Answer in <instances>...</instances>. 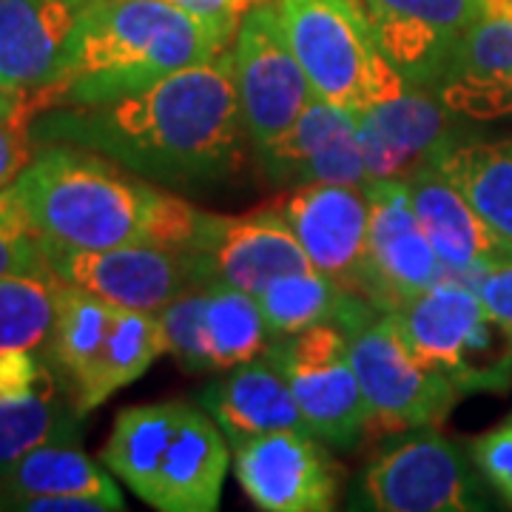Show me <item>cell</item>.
Returning <instances> with one entry per match:
<instances>
[{
    "label": "cell",
    "instance_id": "3",
    "mask_svg": "<svg viewBox=\"0 0 512 512\" xmlns=\"http://www.w3.org/2000/svg\"><path fill=\"white\" fill-rule=\"evenodd\" d=\"M231 46V37L168 0H100L60 106L103 103L140 92L168 74L191 69Z\"/></svg>",
    "mask_w": 512,
    "mask_h": 512
},
{
    "label": "cell",
    "instance_id": "2",
    "mask_svg": "<svg viewBox=\"0 0 512 512\" xmlns=\"http://www.w3.org/2000/svg\"><path fill=\"white\" fill-rule=\"evenodd\" d=\"M15 185L46 251H106L151 242L191 254L205 222V211L183 197L72 143L37 148Z\"/></svg>",
    "mask_w": 512,
    "mask_h": 512
},
{
    "label": "cell",
    "instance_id": "9",
    "mask_svg": "<svg viewBox=\"0 0 512 512\" xmlns=\"http://www.w3.org/2000/svg\"><path fill=\"white\" fill-rule=\"evenodd\" d=\"M239 109L254 148L274 143L296 123L316 92L293 55L279 0L248 9L231 40Z\"/></svg>",
    "mask_w": 512,
    "mask_h": 512
},
{
    "label": "cell",
    "instance_id": "31",
    "mask_svg": "<svg viewBox=\"0 0 512 512\" xmlns=\"http://www.w3.org/2000/svg\"><path fill=\"white\" fill-rule=\"evenodd\" d=\"M470 456L484 481L512 504V416L481 433L470 447Z\"/></svg>",
    "mask_w": 512,
    "mask_h": 512
},
{
    "label": "cell",
    "instance_id": "37",
    "mask_svg": "<svg viewBox=\"0 0 512 512\" xmlns=\"http://www.w3.org/2000/svg\"><path fill=\"white\" fill-rule=\"evenodd\" d=\"M490 3V15L512 18V0H487Z\"/></svg>",
    "mask_w": 512,
    "mask_h": 512
},
{
    "label": "cell",
    "instance_id": "12",
    "mask_svg": "<svg viewBox=\"0 0 512 512\" xmlns=\"http://www.w3.org/2000/svg\"><path fill=\"white\" fill-rule=\"evenodd\" d=\"M165 353L188 373L231 370L271 348L274 333L251 293L208 282L157 313Z\"/></svg>",
    "mask_w": 512,
    "mask_h": 512
},
{
    "label": "cell",
    "instance_id": "18",
    "mask_svg": "<svg viewBox=\"0 0 512 512\" xmlns=\"http://www.w3.org/2000/svg\"><path fill=\"white\" fill-rule=\"evenodd\" d=\"M305 430H276L234 447L245 495L268 512H325L339 495V467Z\"/></svg>",
    "mask_w": 512,
    "mask_h": 512
},
{
    "label": "cell",
    "instance_id": "20",
    "mask_svg": "<svg viewBox=\"0 0 512 512\" xmlns=\"http://www.w3.org/2000/svg\"><path fill=\"white\" fill-rule=\"evenodd\" d=\"M282 214L316 271L365 296L370 228L367 185H296L282 205Z\"/></svg>",
    "mask_w": 512,
    "mask_h": 512
},
{
    "label": "cell",
    "instance_id": "4",
    "mask_svg": "<svg viewBox=\"0 0 512 512\" xmlns=\"http://www.w3.org/2000/svg\"><path fill=\"white\" fill-rule=\"evenodd\" d=\"M220 424L183 399L126 407L100 456L148 507L214 512L231 453Z\"/></svg>",
    "mask_w": 512,
    "mask_h": 512
},
{
    "label": "cell",
    "instance_id": "11",
    "mask_svg": "<svg viewBox=\"0 0 512 512\" xmlns=\"http://www.w3.org/2000/svg\"><path fill=\"white\" fill-rule=\"evenodd\" d=\"M359 484L370 510L464 512L487 507L470 461L436 427H419V433L390 444L370 461Z\"/></svg>",
    "mask_w": 512,
    "mask_h": 512
},
{
    "label": "cell",
    "instance_id": "34",
    "mask_svg": "<svg viewBox=\"0 0 512 512\" xmlns=\"http://www.w3.org/2000/svg\"><path fill=\"white\" fill-rule=\"evenodd\" d=\"M60 106V89H18L0 83V123L15 120L20 114H35L40 117L43 111Z\"/></svg>",
    "mask_w": 512,
    "mask_h": 512
},
{
    "label": "cell",
    "instance_id": "6",
    "mask_svg": "<svg viewBox=\"0 0 512 512\" xmlns=\"http://www.w3.org/2000/svg\"><path fill=\"white\" fill-rule=\"evenodd\" d=\"M387 313L413 353L444 373L461 396L512 387V336L490 316L467 279L444 274Z\"/></svg>",
    "mask_w": 512,
    "mask_h": 512
},
{
    "label": "cell",
    "instance_id": "15",
    "mask_svg": "<svg viewBox=\"0 0 512 512\" xmlns=\"http://www.w3.org/2000/svg\"><path fill=\"white\" fill-rule=\"evenodd\" d=\"M370 228H367L365 299L379 311H393L427 291L447 274L421 228L404 180L367 183Z\"/></svg>",
    "mask_w": 512,
    "mask_h": 512
},
{
    "label": "cell",
    "instance_id": "19",
    "mask_svg": "<svg viewBox=\"0 0 512 512\" xmlns=\"http://www.w3.org/2000/svg\"><path fill=\"white\" fill-rule=\"evenodd\" d=\"M100 0H0V83L63 86Z\"/></svg>",
    "mask_w": 512,
    "mask_h": 512
},
{
    "label": "cell",
    "instance_id": "5",
    "mask_svg": "<svg viewBox=\"0 0 512 512\" xmlns=\"http://www.w3.org/2000/svg\"><path fill=\"white\" fill-rule=\"evenodd\" d=\"M165 350L157 313L128 311L57 279L46 359L80 416L146 373Z\"/></svg>",
    "mask_w": 512,
    "mask_h": 512
},
{
    "label": "cell",
    "instance_id": "36",
    "mask_svg": "<svg viewBox=\"0 0 512 512\" xmlns=\"http://www.w3.org/2000/svg\"><path fill=\"white\" fill-rule=\"evenodd\" d=\"M168 3L183 6L191 15L205 20L208 26H214L220 35L234 40L239 23V0H168Z\"/></svg>",
    "mask_w": 512,
    "mask_h": 512
},
{
    "label": "cell",
    "instance_id": "10",
    "mask_svg": "<svg viewBox=\"0 0 512 512\" xmlns=\"http://www.w3.org/2000/svg\"><path fill=\"white\" fill-rule=\"evenodd\" d=\"M268 350L285 370L293 399L313 436L336 450L356 447L367 430V407L350 362L345 330L333 322L313 325L279 336Z\"/></svg>",
    "mask_w": 512,
    "mask_h": 512
},
{
    "label": "cell",
    "instance_id": "21",
    "mask_svg": "<svg viewBox=\"0 0 512 512\" xmlns=\"http://www.w3.org/2000/svg\"><path fill=\"white\" fill-rule=\"evenodd\" d=\"M256 151L265 174L279 185L370 183L356 114L319 94L285 134Z\"/></svg>",
    "mask_w": 512,
    "mask_h": 512
},
{
    "label": "cell",
    "instance_id": "27",
    "mask_svg": "<svg viewBox=\"0 0 512 512\" xmlns=\"http://www.w3.org/2000/svg\"><path fill=\"white\" fill-rule=\"evenodd\" d=\"M439 168L512 254V134L501 140L456 143L441 157Z\"/></svg>",
    "mask_w": 512,
    "mask_h": 512
},
{
    "label": "cell",
    "instance_id": "30",
    "mask_svg": "<svg viewBox=\"0 0 512 512\" xmlns=\"http://www.w3.org/2000/svg\"><path fill=\"white\" fill-rule=\"evenodd\" d=\"M9 274L52 276L46 245L15 183L0 188V276Z\"/></svg>",
    "mask_w": 512,
    "mask_h": 512
},
{
    "label": "cell",
    "instance_id": "32",
    "mask_svg": "<svg viewBox=\"0 0 512 512\" xmlns=\"http://www.w3.org/2000/svg\"><path fill=\"white\" fill-rule=\"evenodd\" d=\"M35 114H20L15 120L0 123V188L12 185L23 174V168L35 160Z\"/></svg>",
    "mask_w": 512,
    "mask_h": 512
},
{
    "label": "cell",
    "instance_id": "29",
    "mask_svg": "<svg viewBox=\"0 0 512 512\" xmlns=\"http://www.w3.org/2000/svg\"><path fill=\"white\" fill-rule=\"evenodd\" d=\"M57 276H0V353L40 350L55 328Z\"/></svg>",
    "mask_w": 512,
    "mask_h": 512
},
{
    "label": "cell",
    "instance_id": "13",
    "mask_svg": "<svg viewBox=\"0 0 512 512\" xmlns=\"http://www.w3.org/2000/svg\"><path fill=\"white\" fill-rule=\"evenodd\" d=\"M52 274L128 311L160 313L202 285L194 254L151 242H128L106 251H46Z\"/></svg>",
    "mask_w": 512,
    "mask_h": 512
},
{
    "label": "cell",
    "instance_id": "22",
    "mask_svg": "<svg viewBox=\"0 0 512 512\" xmlns=\"http://www.w3.org/2000/svg\"><path fill=\"white\" fill-rule=\"evenodd\" d=\"M404 183L421 228L447 274L473 282L487 265L512 256L439 163L421 165Z\"/></svg>",
    "mask_w": 512,
    "mask_h": 512
},
{
    "label": "cell",
    "instance_id": "14",
    "mask_svg": "<svg viewBox=\"0 0 512 512\" xmlns=\"http://www.w3.org/2000/svg\"><path fill=\"white\" fill-rule=\"evenodd\" d=\"M382 57L407 83L436 89L470 26L490 15L487 0H362Z\"/></svg>",
    "mask_w": 512,
    "mask_h": 512
},
{
    "label": "cell",
    "instance_id": "38",
    "mask_svg": "<svg viewBox=\"0 0 512 512\" xmlns=\"http://www.w3.org/2000/svg\"><path fill=\"white\" fill-rule=\"evenodd\" d=\"M239 3H245V0H239Z\"/></svg>",
    "mask_w": 512,
    "mask_h": 512
},
{
    "label": "cell",
    "instance_id": "23",
    "mask_svg": "<svg viewBox=\"0 0 512 512\" xmlns=\"http://www.w3.org/2000/svg\"><path fill=\"white\" fill-rule=\"evenodd\" d=\"M197 402L220 424L231 447L276 430L311 433L293 399L288 376L271 356V350L225 370L222 379L202 390Z\"/></svg>",
    "mask_w": 512,
    "mask_h": 512
},
{
    "label": "cell",
    "instance_id": "8",
    "mask_svg": "<svg viewBox=\"0 0 512 512\" xmlns=\"http://www.w3.org/2000/svg\"><path fill=\"white\" fill-rule=\"evenodd\" d=\"M345 336L365 396L367 430L402 433L436 427L461 399L456 384L413 353L387 311L373 308Z\"/></svg>",
    "mask_w": 512,
    "mask_h": 512
},
{
    "label": "cell",
    "instance_id": "25",
    "mask_svg": "<svg viewBox=\"0 0 512 512\" xmlns=\"http://www.w3.org/2000/svg\"><path fill=\"white\" fill-rule=\"evenodd\" d=\"M40 495H94L114 510H126L123 493L103 467L80 450V441H55L35 447L0 476V510L20 498Z\"/></svg>",
    "mask_w": 512,
    "mask_h": 512
},
{
    "label": "cell",
    "instance_id": "33",
    "mask_svg": "<svg viewBox=\"0 0 512 512\" xmlns=\"http://www.w3.org/2000/svg\"><path fill=\"white\" fill-rule=\"evenodd\" d=\"M470 285L476 288L490 316L512 336V256L487 265Z\"/></svg>",
    "mask_w": 512,
    "mask_h": 512
},
{
    "label": "cell",
    "instance_id": "16",
    "mask_svg": "<svg viewBox=\"0 0 512 512\" xmlns=\"http://www.w3.org/2000/svg\"><path fill=\"white\" fill-rule=\"evenodd\" d=\"M191 254L200 265L202 285L220 282L251 296L279 276L313 268L282 208H259L242 217L205 214Z\"/></svg>",
    "mask_w": 512,
    "mask_h": 512
},
{
    "label": "cell",
    "instance_id": "7",
    "mask_svg": "<svg viewBox=\"0 0 512 512\" xmlns=\"http://www.w3.org/2000/svg\"><path fill=\"white\" fill-rule=\"evenodd\" d=\"M293 55L313 92L359 111L404 77L379 52L362 0H279Z\"/></svg>",
    "mask_w": 512,
    "mask_h": 512
},
{
    "label": "cell",
    "instance_id": "1",
    "mask_svg": "<svg viewBox=\"0 0 512 512\" xmlns=\"http://www.w3.org/2000/svg\"><path fill=\"white\" fill-rule=\"evenodd\" d=\"M32 131L37 146L92 148L163 185L228 180L242 168L245 143H251L239 109L231 46L140 92L43 111Z\"/></svg>",
    "mask_w": 512,
    "mask_h": 512
},
{
    "label": "cell",
    "instance_id": "17",
    "mask_svg": "<svg viewBox=\"0 0 512 512\" xmlns=\"http://www.w3.org/2000/svg\"><path fill=\"white\" fill-rule=\"evenodd\" d=\"M450 114L441 97L402 80L356 114L367 177L407 180L416 168L439 163L456 146Z\"/></svg>",
    "mask_w": 512,
    "mask_h": 512
},
{
    "label": "cell",
    "instance_id": "35",
    "mask_svg": "<svg viewBox=\"0 0 512 512\" xmlns=\"http://www.w3.org/2000/svg\"><path fill=\"white\" fill-rule=\"evenodd\" d=\"M6 510H26V512H111L109 501L94 498V495H40V498H20L12 501Z\"/></svg>",
    "mask_w": 512,
    "mask_h": 512
},
{
    "label": "cell",
    "instance_id": "26",
    "mask_svg": "<svg viewBox=\"0 0 512 512\" xmlns=\"http://www.w3.org/2000/svg\"><path fill=\"white\" fill-rule=\"evenodd\" d=\"M256 302L265 313V322L274 339L325 322H333L345 330L376 308L365 296L348 291L333 276L316 268L279 276L265 291L256 293Z\"/></svg>",
    "mask_w": 512,
    "mask_h": 512
},
{
    "label": "cell",
    "instance_id": "28",
    "mask_svg": "<svg viewBox=\"0 0 512 512\" xmlns=\"http://www.w3.org/2000/svg\"><path fill=\"white\" fill-rule=\"evenodd\" d=\"M80 419L57 379L29 393L0 396V476L35 447L80 441Z\"/></svg>",
    "mask_w": 512,
    "mask_h": 512
},
{
    "label": "cell",
    "instance_id": "24",
    "mask_svg": "<svg viewBox=\"0 0 512 512\" xmlns=\"http://www.w3.org/2000/svg\"><path fill=\"white\" fill-rule=\"evenodd\" d=\"M433 92L453 114L470 120L512 117V18L476 20Z\"/></svg>",
    "mask_w": 512,
    "mask_h": 512
}]
</instances>
